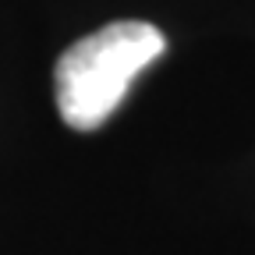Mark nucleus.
<instances>
[{
	"label": "nucleus",
	"mask_w": 255,
	"mask_h": 255,
	"mask_svg": "<svg viewBox=\"0 0 255 255\" xmlns=\"http://www.w3.org/2000/svg\"><path fill=\"white\" fill-rule=\"evenodd\" d=\"M167 50L163 32L149 21H114L78 39L57 60V110L75 131H96L121 103L131 82Z\"/></svg>",
	"instance_id": "nucleus-1"
}]
</instances>
